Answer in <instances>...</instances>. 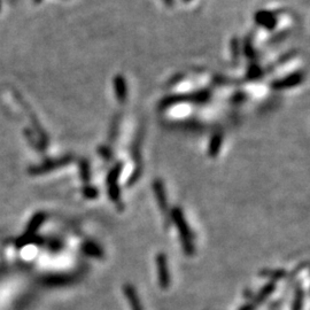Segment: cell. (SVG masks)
Wrapping results in <instances>:
<instances>
[{
	"label": "cell",
	"instance_id": "obj_6",
	"mask_svg": "<svg viewBox=\"0 0 310 310\" xmlns=\"http://www.w3.org/2000/svg\"><path fill=\"white\" fill-rule=\"evenodd\" d=\"M303 291L298 290L297 294H295V299L293 301L292 310H302V303H303Z\"/></svg>",
	"mask_w": 310,
	"mask_h": 310
},
{
	"label": "cell",
	"instance_id": "obj_4",
	"mask_svg": "<svg viewBox=\"0 0 310 310\" xmlns=\"http://www.w3.org/2000/svg\"><path fill=\"white\" fill-rule=\"evenodd\" d=\"M153 189L156 194V199H157V202H159L161 210L165 214L166 209H168V202H166V197H165L163 184H162L160 180H156V182L153 184Z\"/></svg>",
	"mask_w": 310,
	"mask_h": 310
},
{
	"label": "cell",
	"instance_id": "obj_8",
	"mask_svg": "<svg viewBox=\"0 0 310 310\" xmlns=\"http://www.w3.org/2000/svg\"><path fill=\"white\" fill-rule=\"evenodd\" d=\"M221 142H222V140H221L220 137H216L215 139L212 140V144L210 146V153H211V155H215L217 153V152L220 151Z\"/></svg>",
	"mask_w": 310,
	"mask_h": 310
},
{
	"label": "cell",
	"instance_id": "obj_2",
	"mask_svg": "<svg viewBox=\"0 0 310 310\" xmlns=\"http://www.w3.org/2000/svg\"><path fill=\"white\" fill-rule=\"evenodd\" d=\"M157 275H159V283L162 289H166L170 284V275L168 270V262L164 254H159L156 257Z\"/></svg>",
	"mask_w": 310,
	"mask_h": 310
},
{
	"label": "cell",
	"instance_id": "obj_7",
	"mask_svg": "<svg viewBox=\"0 0 310 310\" xmlns=\"http://www.w3.org/2000/svg\"><path fill=\"white\" fill-rule=\"evenodd\" d=\"M109 194H110V199L114 201H118L120 200V191H118V186L116 184H113L112 186H109Z\"/></svg>",
	"mask_w": 310,
	"mask_h": 310
},
{
	"label": "cell",
	"instance_id": "obj_5",
	"mask_svg": "<svg viewBox=\"0 0 310 310\" xmlns=\"http://www.w3.org/2000/svg\"><path fill=\"white\" fill-rule=\"evenodd\" d=\"M84 251L91 256H96V257L103 256V249L94 243H87L84 246Z\"/></svg>",
	"mask_w": 310,
	"mask_h": 310
},
{
	"label": "cell",
	"instance_id": "obj_3",
	"mask_svg": "<svg viewBox=\"0 0 310 310\" xmlns=\"http://www.w3.org/2000/svg\"><path fill=\"white\" fill-rule=\"evenodd\" d=\"M123 290H124V294H126L129 303H130L131 310H142L139 297H138V294L136 292V290L133 289V286L129 285V284L124 285Z\"/></svg>",
	"mask_w": 310,
	"mask_h": 310
},
{
	"label": "cell",
	"instance_id": "obj_1",
	"mask_svg": "<svg viewBox=\"0 0 310 310\" xmlns=\"http://www.w3.org/2000/svg\"><path fill=\"white\" fill-rule=\"evenodd\" d=\"M171 217H173V220L176 224V228H177L178 233L180 235V239H182L184 252L186 253L187 255H193L194 245H193L192 233H191V231H189V228L186 223V220L184 219L183 211L178 209V208H175V209L171 211Z\"/></svg>",
	"mask_w": 310,
	"mask_h": 310
}]
</instances>
